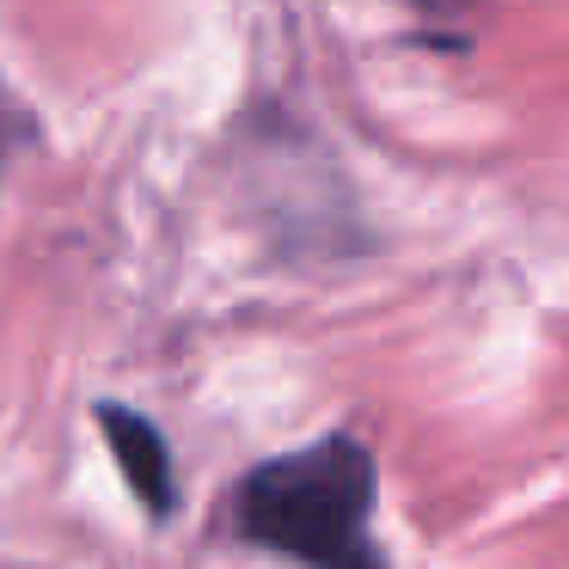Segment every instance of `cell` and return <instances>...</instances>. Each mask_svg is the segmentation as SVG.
<instances>
[{
	"mask_svg": "<svg viewBox=\"0 0 569 569\" xmlns=\"http://www.w3.org/2000/svg\"><path fill=\"white\" fill-rule=\"evenodd\" d=\"M233 520L251 545L307 569H386L373 545V453L356 435H325L246 471Z\"/></svg>",
	"mask_w": 569,
	"mask_h": 569,
	"instance_id": "cell-1",
	"label": "cell"
},
{
	"mask_svg": "<svg viewBox=\"0 0 569 569\" xmlns=\"http://www.w3.org/2000/svg\"><path fill=\"white\" fill-rule=\"evenodd\" d=\"M99 429H104V441H111V453H117V466H123L136 502L148 508L153 520H166L178 508V471H172L166 435L129 405H99Z\"/></svg>",
	"mask_w": 569,
	"mask_h": 569,
	"instance_id": "cell-2",
	"label": "cell"
}]
</instances>
